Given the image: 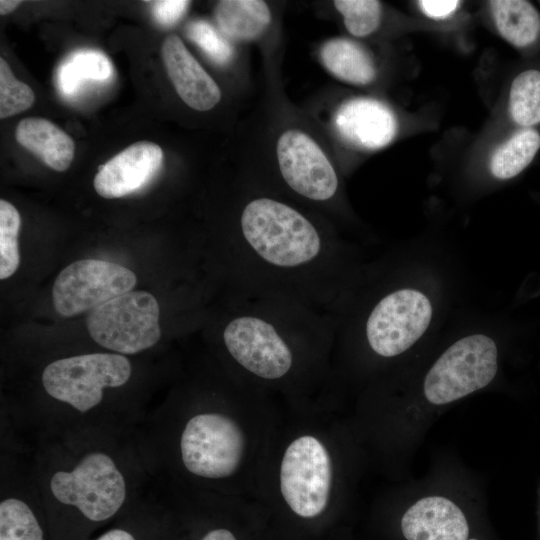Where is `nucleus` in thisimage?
<instances>
[{"mask_svg": "<svg viewBox=\"0 0 540 540\" xmlns=\"http://www.w3.org/2000/svg\"><path fill=\"white\" fill-rule=\"evenodd\" d=\"M29 472L53 540H90L135 507L155 469L140 430H88L37 439Z\"/></svg>", "mask_w": 540, "mask_h": 540, "instance_id": "1", "label": "nucleus"}, {"mask_svg": "<svg viewBox=\"0 0 540 540\" xmlns=\"http://www.w3.org/2000/svg\"><path fill=\"white\" fill-rule=\"evenodd\" d=\"M238 290L290 298L331 313L337 290V244L301 211L267 196L239 216Z\"/></svg>", "mask_w": 540, "mask_h": 540, "instance_id": "2", "label": "nucleus"}, {"mask_svg": "<svg viewBox=\"0 0 540 540\" xmlns=\"http://www.w3.org/2000/svg\"><path fill=\"white\" fill-rule=\"evenodd\" d=\"M386 540H500L489 517L485 479L450 450L409 478L377 515Z\"/></svg>", "mask_w": 540, "mask_h": 540, "instance_id": "3", "label": "nucleus"}, {"mask_svg": "<svg viewBox=\"0 0 540 540\" xmlns=\"http://www.w3.org/2000/svg\"><path fill=\"white\" fill-rule=\"evenodd\" d=\"M240 305L223 327L224 348L247 375L269 383L296 370L298 346L327 340L331 314L302 302L238 290Z\"/></svg>", "mask_w": 540, "mask_h": 540, "instance_id": "4", "label": "nucleus"}, {"mask_svg": "<svg viewBox=\"0 0 540 540\" xmlns=\"http://www.w3.org/2000/svg\"><path fill=\"white\" fill-rule=\"evenodd\" d=\"M132 364L113 352H96L56 359L41 374L46 396L57 408L33 431L37 439L88 430L116 428L103 411L106 391L124 387Z\"/></svg>", "mask_w": 540, "mask_h": 540, "instance_id": "5", "label": "nucleus"}, {"mask_svg": "<svg viewBox=\"0 0 540 540\" xmlns=\"http://www.w3.org/2000/svg\"><path fill=\"white\" fill-rule=\"evenodd\" d=\"M334 461L325 443L313 434H302L286 447L279 467V489L295 539L313 536L328 522L334 489Z\"/></svg>", "mask_w": 540, "mask_h": 540, "instance_id": "6", "label": "nucleus"}, {"mask_svg": "<svg viewBox=\"0 0 540 540\" xmlns=\"http://www.w3.org/2000/svg\"><path fill=\"white\" fill-rule=\"evenodd\" d=\"M169 442L179 468L190 478L221 481L233 477L246 451V435L230 414L204 409L180 421Z\"/></svg>", "mask_w": 540, "mask_h": 540, "instance_id": "7", "label": "nucleus"}, {"mask_svg": "<svg viewBox=\"0 0 540 540\" xmlns=\"http://www.w3.org/2000/svg\"><path fill=\"white\" fill-rule=\"evenodd\" d=\"M496 341L485 334L462 337L438 354L418 379L422 398L430 405L448 409L488 388L499 372Z\"/></svg>", "mask_w": 540, "mask_h": 540, "instance_id": "8", "label": "nucleus"}, {"mask_svg": "<svg viewBox=\"0 0 540 540\" xmlns=\"http://www.w3.org/2000/svg\"><path fill=\"white\" fill-rule=\"evenodd\" d=\"M160 309L146 291H129L89 311L86 326L101 347L133 355L153 347L161 338Z\"/></svg>", "mask_w": 540, "mask_h": 540, "instance_id": "9", "label": "nucleus"}, {"mask_svg": "<svg viewBox=\"0 0 540 540\" xmlns=\"http://www.w3.org/2000/svg\"><path fill=\"white\" fill-rule=\"evenodd\" d=\"M432 305L422 292L403 288L383 296L371 309L364 328L374 358L392 360L406 354L426 332Z\"/></svg>", "mask_w": 540, "mask_h": 540, "instance_id": "10", "label": "nucleus"}, {"mask_svg": "<svg viewBox=\"0 0 540 540\" xmlns=\"http://www.w3.org/2000/svg\"><path fill=\"white\" fill-rule=\"evenodd\" d=\"M136 275L128 268L98 259L78 260L65 267L52 287L53 306L63 317L90 311L132 290Z\"/></svg>", "mask_w": 540, "mask_h": 540, "instance_id": "11", "label": "nucleus"}, {"mask_svg": "<svg viewBox=\"0 0 540 540\" xmlns=\"http://www.w3.org/2000/svg\"><path fill=\"white\" fill-rule=\"evenodd\" d=\"M280 174L296 194L315 202L333 198L338 177L331 162L317 143L299 130H287L277 142Z\"/></svg>", "mask_w": 540, "mask_h": 540, "instance_id": "12", "label": "nucleus"}, {"mask_svg": "<svg viewBox=\"0 0 540 540\" xmlns=\"http://www.w3.org/2000/svg\"><path fill=\"white\" fill-rule=\"evenodd\" d=\"M163 162L161 147L150 141L136 142L98 168L95 191L103 198H121L148 184Z\"/></svg>", "mask_w": 540, "mask_h": 540, "instance_id": "13", "label": "nucleus"}, {"mask_svg": "<svg viewBox=\"0 0 540 540\" xmlns=\"http://www.w3.org/2000/svg\"><path fill=\"white\" fill-rule=\"evenodd\" d=\"M14 479L2 477L0 540H53L30 473Z\"/></svg>", "mask_w": 540, "mask_h": 540, "instance_id": "14", "label": "nucleus"}, {"mask_svg": "<svg viewBox=\"0 0 540 540\" xmlns=\"http://www.w3.org/2000/svg\"><path fill=\"white\" fill-rule=\"evenodd\" d=\"M263 527L218 509L168 510L161 540H258Z\"/></svg>", "mask_w": 540, "mask_h": 540, "instance_id": "15", "label": "nucleus"}, {"mask_svg": "<svg viewBox=\"0 0 540 540\" xmlns=\"http://www.w3.org/2000/svg\"><path fill=\"white\" fill-rule=\"evenodd\" d=\"M334 123L345 140L368 150L385 147L397 133V120L392 110L371 98L344 102L335 114Z\"/></svg>", "mask_w": 540, "mask_h": 540, "instance_id": "16", "label": "nucleus"}, {"mask_svg": "<svg viewBox=\"0 0 540 540\" xmlns=\"http://www.w3.org/2000/svg\"><path fill=\"white\" fill-rule=\"evenodd\" d=\"M161 54L167 74L186 105L208 111L218 104L220 88L178 36L170 35L164 40Z\"/></svg>", "mask_w": 540, "mask_h": 540, "instance_id": "17", "label": "nucleus"}, {"mask_svg": "<svg viewBox=\"0 0 540 540\" xmlns=\"http://www.w3.org/2000/svg\"><path fill=\"white\" fill-rule=\"evenodd\" d=\"M17 142L56 171L69 168L75 153L72 138L51 121L30 117L19 122Z\"/></svg>", "mask_w": 540, "mask_h": 540, "instance_id": "18", "label": "nucleus"}, {"mask_svg": "<svg viewBox=\"0 0 540 540\" xmlns=\"http://www.w3.org/2000/svg\"><path fill=\"white\" fill-rule=\"evenodd\" d=\"M216 22L231 39L250 41L260 37L271 23V12L261 0H223L214 11Z\"/></svg>", "mask_w": 540, "mask_h": 540, "instance_id": "19", "label": "nucleus"}, {"mask_svg": "<svg viewBox=\"0 0 540 540\" xmlns=\"http://www.w3.org/2000/svg\"><path fill=\"white\" fill-rule=\"evenodd\" d=\"M324 67L345 82L364 85L376 77L374 62L369 53L356 42L346 38H333L320 49Z\"/></svg>", "mask_w": 540, "mask_h": 540, "instance_id": "20", "label": "nucleus"}, {"mask_svg": "<svg viewBox=\"0 0 540 540\" xmlns=\"http://www.w3.org/2000/svg\"><path fill=\"white\" fill-rule=\"evenodd\" d=\"M500 35L517 48L534 44L540 36V14L525 0H493L489 2Z\"/></svg>", "mask_w": 540, "mask_h": 540, "instance_id": "21", "label": "nucleus"}, {"mask_svg": "<svg viewBox=\"0 0 540 540\" xmlns=\"http://www.w3.org/2000/svg\"><path fill=\"white\" fill-rule=\"evenodd\" d=\"M167 509L150 498L90 540H161Z\"/></svg>", "mask_w": 540, "mask_h": 540, "instance_id": "22", "label": "nucleus"}, {"mask_svg": "<svg viewBox=\"0 0 540 540\" xmlns=\"http://www.w3.org/2000/svg\"><path fill=\"white\" fill-rule=\"evenodd\" d=\"M113 72L112 63L102 52L82 49L70 54L59 66L57 84L65 96L75 95L87 81H105Z\"/></svg>", "mask_w": 540, "mask_h": 540, "instance_id": "23", "label": "nucleus"}, {"mask_svg": "<svg viewBox=\"0 0 540 540\" xmlns=\"http://www.w3.org/2000/svg\"><path fill=\"white\" fill-rule=\"evenodd\" d=\"M540 149V133L534 128H521L493 153L490 170L498 179L516 177L526 169Z\"/></svg>", "mask_w": 540, "mask_h": 540, "instance_id": "24", "label": "nucleus"}, {"mask_svg": "<svg viewBox=\"0 0 540 540\" xmlns=\"http://www.w3.org/2000/svg\"><path fill=\"white\" fill-rule=\"evenodd\" d=\"M508 110L513 122L521 128L540 124V70L527 69L513 79Z\"/></svg>", "mask_w": 540, "mask_h": 540, "instance_id": "25", "label": "nucleus"}, {"mask_svg": "<svg viewBox=\"0 0 540 540\" xmlns=\"http://www.w3.org/2000/svg\"><path fill=\"white\" fill-rule=\"evenodd\" d=\"M21 218L8 201L0 200V279L12 276L20 264L18 235Z\"/></svg>", "mask_w": 540, "mask_h": 540, "instance_id": "26", "label": "nucleus"}, {"mask_svg": "<svg viewBox=\"0 0 540 540\" xmlns=\"http://www.w3.org/2000/svg\"><path fill=\"white\" fill-rule=\"evenodd\" d=\"M334 6L343 16L350 34L365 37L379 26L382 16L381 3L376 0H336Z\"/></svg>", "mask_w": 540, "mask_h": 540, "instance_id": "27", "label": "nucleus"}, {"mask_svg": "<svg viewBox=\"0 0 540 540\" xmlns=\"http://www.w3.org/2000/svg\"><path fill=\"white\" fill-rule=\"evenodd\" d=\"M34 101L35 94L31 87L18 80L6 60L0 58V118L25 111Z\"/></svg>", "mask_w": 540, "mask_h": 540, "instance_id": "28", "label": "nucleus"}, {"mask_svg": "<svg viewBox=\"0 0 540 540\" xmlns=\"http://www.w3.org/2000/svg\"><path fill=\"white\" fill-rule=\"evenodd\" d=\"M186 32L189 39L216 64L225 65L232 60L233 46L209 22L194 20L187 25Z\"/></svg>", "mask_w": 540, "mask_h": 540, "instance_id": "29", "label": "nucleus"}, {"mask_svg": "<svg viewBox=\"0 0 540 540\" xmlns=\"http://www.w3.org/2000/svg\"><path fill=\"white\" fill-rule=\"evenodd\" d=\"M149 3H151L155 20L160 25L169 27L181 19L191 2L186 0H161Z\"/></svg>", "mask_w": 540, "mask_h": 540, "instance_id": "30", "label": "nucleus"}, {"mask_svg": "<svg viewBox=\"0 0 540 540\" xmlns=\"http://www.w3.org/2000/svg\"><path fill=\"white\" fill-rule=\"evenodd\" d=\"M460 1L457 0H421L418 6L421 11L433 19H445L457 10Z\"/></svg>", "mask_w": 540, "mask_h": 540, "instance_id": "31", "label": "nucleus"}, {"mask_svg": "<svg viewBox=\"0 0 540 540\" xmlns=\"http://www.w3.org/2000/svg\"><path fill=\"white\" fill-rule=\"evenodd\" d=\"M22 1L19 0H1L0 1V14L6 15L15 10Z\"/></svg>", "mask_w": 540, "mask_h": 540, "instance_id": "32", "label": "nucleus"}, {"mask_svg": "<svg viewBox=\"0 0 540 540\" xmlns=\"http://www.w3.org/2000/svg\"><path fill=\"white\" fill-rule=\"evenodd\" d=\"M538 495V509H537V515H538V523H539V537L538 540H540V484L537 490Z\"/></svg>", "mask_w": 540, "mask_h": 540, "instance_id": "33", "label": "nucleus"}]
</instances>
